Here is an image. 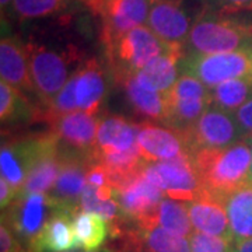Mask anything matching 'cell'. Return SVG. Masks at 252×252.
Returning <instances> with one entry per match:
<instances>
[{
	"label": "cell",
	"mask_w": 252,
	"mask_h": 252,
	"mask_svg": "<svg viewBox=\"0 0 252 252\" xmlns=\"http://www.w3.org/2000/svg\"><path fill=\"white\" fill-rule=\"evenodd\" d=\"M205 192L224 202L235 189L250 182L252 146L238 140L224 149H200L192 153Z\"/></svg>",
	"instance_id": "cell-1"
},
{
	"label": "cell",
	"mask_w": 252,
	"mask_h": 252,
	"mask_svg": "<svg viewBox=\"0 0 252 252\" xmlns=\"http://www.w3.org/2000/svg\"><path fill=\"white\" fill-rule=\"evenodd\" d=\"M252 48V24L202 10L185 42L188 55H215Z\"/></svg>",
	"instance_id": "cell-2"
},
{
	"label": "cell",
	"mask_w": 252,
	"mask_h": 252,
	"mask_svg": "<svg viewBox=\"0 0 252 252\" xmlns=\"http://www.w3.org/2000/svg\"><path fill=\"white\" fill-rule=\"evenodd\" d=\"M26 46L35 94L45 108L70 80L69 66L77 56L76 49L69 48L67 52H58L34 42H28Z\"/></svg>",
	"instance_id": "cell-3"
},
{
	"label": "cell",
	"mask_w": 252,
	"mask_h": 252,
	"mask_svg": "<svg viewBox=\"0 0 252 252\" xmlns=\"http://www.w3.org/2000/svg\"><path fill=\"white\" fill-rule=\"evenodd\" d=\"M168 48L170 45L162 42L147 26H140L118 38L112 45L105 48V52L117 79L121 80L142 70L144 66L168 51Z\"/></svg>",
	"instance_id": "cell-4"
},
{
	"label": "cell",
	"mask_w": 252,
	"mask_h": 252,
	"mask_svg": "<svg viewBox=\"0 0 252 252\" xmlns=\"http://www.w3.org/2000/svg\"><path fill=\"white\" fill-rule=\"evenodd\" d=\"M59 152V139L54 132L32 139L3 142L0 150L1 177L9 181L10 185L20 193L28 174L36 164L48 156Z\"/></svg>",
	"instance_id": "cell-5"
},
{
	"label": "cell",
	"mask_w": 252,
	"mask_h": 252,
	"mask_svg": "<svg viewBox=\"0 0 252 252\" xmlns=\"http://www.w3.org/2000/svg\"><path fill=\"white\" fill-rule=\"evenodd\" d=\"M167 125L188 137L200 117L213 105L212 90L189 73L182 72L170 93Z\"/></svg>",
	"instance_id": "cell-6"
},
{
	"label": "cell",
	"mask_w": 252,
	"mask_h": 252,
	"mask_svg": "<svg viewBox=\"0 0 252 252\" xmlns=\"http://www.w3.org/2000/svg\"><path fill=\"white\" fill-rule=\"evenodd\" d=\"M181 69L213 90L224 81L252 77V48L225 54L187 55L182 59Z\"/></svg>",
	"instance_id": "cell-7"
},
{
	"label": "cell",
	"mask_w": 252,
	"mask_h": 252,
	"mask_svg": "<svg viewBox=\"0 0 252 252\" xmlns=\"http://www.w3.org/2000/svg\"><path fill=\"white\" fill-rule=\"evenodd\" d=\"M140 172L168 198L192 202L203 193V185L192 161V156L161 162H144Z\"/></svg>",
	"instance_id": "cell-8"
},
{
	"label": "cell",
	"mask_w": 252,
	"mask_h": 252,
	"mask_svg": "<svg viewBox=\"0 0 252 252\" xmlns=\"http://www.w3.org/2000/svg\"><path fill=\"white\" fill-rule=\"evenodd\" d=\"M152 0H93L87 7L101 20V42L111 46L130 30L144 26Z\"/></svg>",
	"instance_id": "cell-9"
},
{
	"label": "cell",
	"mask_w": 252,
	"mask_h": 252,
	"mask_svg": "<svg viewBox=\"0 0 252 252\" xmlns=\"http://www.w3.org/2000/svg\"><path fill=\"white\" fill-rule=\"evenodd\" d=\"M58 210H61V207L48 193L18 195L3 212L1 220L9 225L18 240L28 247Z\"/></svg>",
	"instance_id": "cell-10"
},
{
	"label": "cell",
	"mask_w": 252,
	"mask_h": 252,
	"mask_svg": "<svg viewBox=\"0 0 252 252\" xmlns=\"http://www.w3.org/2000/svg\"><path fill=\"white\" fill-rule=\"evenodd\" d=\"M115 190L125 216L136 221L139 228L149 230L158 225V206L165 193L146 180L142 172H136Z\"/></svg>",
	"instance_id": "cell-11"
},
{
	"label": "cell",
	"mask_w": 252,
	"mask_h": 252,
	"mask_svg": "<svg viewBox=\"0 0 252 252\" xmlns=\"http://www.w3.org/2000/svg\"><path fill=\"white\" fill-rule=\"evenodd\" d=\"M62 167L49 196L62 210L76 215L80 210V199L87 187V172L91 162V156L73 153L61 149Z\"/></svg>",
	"instance_id": "cell-12"
},
{
	"label": "cell",
	"mask_w": 252,
	"mask_h": 252,
	"mask_svg": "<svg viewBox=\"0 0 252 252\" xmlns=\"http://www.w3.org/2000/svg\"><path fill=\"white\" fill-rule=\"evenodd\" d=\"M137 126V147L140 156L147 162L178 160L192 156L188 137L172 127L142 122Z\"/></svg>",
	"instance_id": "cell-13"
},
{
	"label": "cell",
	"mask_w": 252,
	"mask_h": 252,
	"mask_svg": "<svg viewBox=\"0 0 252 252\" xmlns=\"http://www.w3.org/2000/svg\"><path fill=\"white\" fill-rule=\"evenodd\" d=\"M241 130L234 114L210 107L188 135L192 153L200 149H224L241 140Z\"/></svg>",
	"instance_id": "cell-14"
},
{
	"label": "cell",
	"mask_w": 252,
	"mask_h": 252,
	"mask_svg": "<svg viewBox=\"0 0 252 252\" xmlns=\"http://www.w3.org/2000/svg\"><path fill=\"white\" fill-rule=\"evenodd\" d=\"M184 0H152L147 27L170 46H184L192 28Z\"/></svg>",
	"instance_id": "cell-15"
},
{
	"label": "cell",
	"mask_w": 252,
	"mask_h": 252,
	"mask_svg": "<svg viewBox=\"0 0 252 252\" xmlns=\"http://www.w3.org/2000/svg\"><path fill=\"white\" fill-rule=\"evenodd\" d=\"M99 122L98 117L94 114L76 111L56 119L52 126L61 149L93 157L97 147Z\"/></svg>",
	"instance_id": "cell-16"
},
{
	"label": "cell",
	"mask_w": 252,
	"mask_h": 252,
	"mask_svg": "<svg viewBox=\"0 0 252 252\" xmlns=\"http://www.w3.org/2000/svg\"><path fill=\"white\" fill-rule=\"evenodd\" d=\"M0 74L6 81L23 94H35L32 84L30 62L26 44H21L17 38L3 36L0 42Z\"/></svg>",
	"instance_id": "cell-17"
},
{
	"label": "cell",
	"mask_w": 252,
	"mask_h": 252,
	"mask_svg": "<svg viewBox=\"0 0 252 252\" xmlns=\"http://www.w3.org/2000/svg\"><path fill=\"white\" fill-rule=\"evenodd\" d=\"M184 56V46H170L168 51L136 73V79L146 90L167 94L180 79L182 73L181 63Z\"/></svg>",
	"instance_id": "cell-18"
},
{
	"label": "cell",
	"mask_w": 252,
	"mask_h": 252,
	"mask_svg": "<svg viewBox=\"0 0 252 252\" xmlns=\"http://www.w3.org/2000/svg\"><path fill=\"white\" fill-rule=\"evenodd\" d=\"M187 203L190 221L196 231L233 240L230 221L223 200L215 198L203 190V193H200L198 198Z\"/></svg>",
	"instance_id": "cell-19"
},
{
	"label": "cell",
	"mask_w": 252,
	"mask_h": 252,
	"mask_svg": "<svg viewBox=\"0 0 252 252\" xmlns=\"http://www.w3.org/2000/svg\"><path fill=\"white\" fill-rule=\"evenodd\" d=\"M74 95L79 111L97 115L105 97V76L97 59H90L74 72Z\"/></svg>",
	"instance_id": "cell-20"
},
{
	"label": "cell",
	"mask_w": 252,
	"mask_h": 252,
	"mask_svg": "<svg viewBox=\"0 0 252 252\" xmlns=\"http://www.w3.org/2000/svg\"><path fill=\"white\" fill-rule=\"evenodd\" d=\"M73 213L58 210L51 217L39 234L30 243V252H72L76 250L73 231Z\"/></svg>",
	"instance_id": "cell-21"
},
{
	"label": "cell",
	"mask_w": 252,
	"mask_h": 252,
	"mask_svg": "<svg viewBox=\"0 0 252 252\" xmlns=\"http://www.w3.org/2000/svg\"><path fill=\"white\" fill-rule=\"evenodd\" d=\"M119 81L125 90L127 101L130 102L135 112L147 121H157L167 124L168 119L167 94L146 90L143 86H140L135 74L122 77Z\"/></svg>",
	"instance_id": "cell-22"
},
{
	"label": "cell",
	"mask_w": 252,
	"mask_h": 252,
	"mask_svg": "<svg viewBox=\"0 0 252 252\" xmlns=\"http://www.w3.org/2000/svg\"><path fill=\"white\" fill-rule=\"evenodd\" d=\"M137 149V126L119 115H108L99 122L95 152H129Z\"/></svg>",
	"instance_id": "cell-23"
},
{
	"label": "cell",
	"mask_w": 252,
	"mask_h": 252,
	"mask_svg": "<svg viewBox=\"0 0 252 252\" xmlns=\"http://www.w3.org/2000/svg\"><path fill=\"white\" fill-rule=\"evenodd\" d=\"M230 230L235 243L252 238V182H248L224 200Z\"/></svg>",
	"instance_id": "cell-24"
},
{
	"label": "cell",
	"mask_w": 252,
	"mask_h": 252,
	"mask_svg": "<svg viewBox=\"0 0 252 252\" xmlns=\"http://www.w3.org/2000/svg\"><path fill=\"white\" fill-rule=\"evenodd\" d=\"M73 231L76 248L86 252L97 251L102 247L109 235L108 221L97 213L79 210L73 216Z\"/></svg>",
	"instance_id": "cell-25"
},
{
	"label": "cell",
	"mask_w": 252,
	"mask_h": 252,
	"mask_svg": "<svg viewBox=\"0 0 252 252\" xmlns=\"http://www.w3.org/2000/svg\"><path fill=\"white\" fill-rule=\"evenodd\" d=\"M252 98V77H241L224 81L212 90L213 107L235 114Z\"/></svg>",
	"instance_id": "cell-26"
},
{
	"label": "cell",
	"mask_w": 252,
	"mask_h": 252,
	"mask_svg": "<svg viewBox=\"0 0 252 252\" xmlns=\"http://www.w3.org/2000/svg\"><path fill=\"white\" fill-rule=\"evenodd\" d=\"M61 167H62L61 152L42 158L28 174L27 181L18 195L49 193V190L54 188L55 182L59 177Z\"/></svg>",
	"instance_id": "cell-27"
},
{
	"label": "cell",
	"mask_w": 252,
	"mask_h": 252,
	"mask_svg": "<svg viewBox=\"0 0 252 252\" xmlns=\"http://www.w3.org/2000/svg\"><path fill=\"white\" fill-rule=\"evenodd\" d=\"M158 225L165 231L189 238L193 234L188 203L175 199H162L158 206Z\"/></svg>",
	"instance_id": "cell-28"
},
{
	"label": "cell",
	"mask_w": 252,
	"mask_h": 252,
	"mask_svg": "<svg viewBox=\"0 0 252 252\" xmlns=\"http://www.w3.org/2000/svg\"><path fill=\"white\" fill-rule=\"evenodd\" d=\"M38 115V109L32 108L26 94L16 90L6 81L0 83V119L3 124L21 119H30Z\"/></svg>",
	"instance_id": "cell-29"
},
{
	"label": "cell",
	"mask_w": 252,
	"mask_h": 252,
	"mask_svg": "<svg viewBox=\"0 0 252 252\" xmlns=\"http://www.w3.org/2000/svg\"><path fill=\"white\" fill-rule=\"evenodd\" d=\"M142 252H190L188 238L165 231L160 225L142 230Z\"/></svg>",
	"instance_id": "cell-30"
},
{
	"label": "cell",
	"mask_w": 252,
	"mask_h": 252,
	"mask_svg": "<svg viewBox=\"0 0 252 252\" xmlns=\"http://www.w3.org/2000/svg\"><path fill=\"white\" fill-rule=\"evenodd\" d=\"M66 6V0H13L9 10L18 21H28L58 14Z\"/></svg>",
	"instance_id": "cell-31"
},
{
	"label": "cell",
	"mask_w": 252,
	"mask_h": 252,
	"mask_svg": "<svg viewBox=\"0 0 252 252\" xmlns=\"http://www.w3.org/2000/svg\"><path fill=\"white\" fill-rule=\"evenodd\" d=\"M190 252H231L233 240L220 235H210L193 231L189 237Z\"/></svg>",
	"instance_id": "cell-32"
},
{
	"label": "cell",
	"mask_w": 252,
	"mask_h": 252,
	"mask_svg": "<svg viewBox=\"0 0 252 252\" xmlns=\"http://www.w3.org/2000/svg\"><path fill=\"white\" fill-rule=\"evenodd\" d=\"M203 9L219 16H230L252 11V0H202Z\"/></svg>",
	"instance_id": "cell-33"
},
{
	"label": "cell",
	"mask_w": 252,
	"mask_h": 252,
	"mask_svg": "<svg viewBox=\"0 0 252 252\" xmlns=\"http://www.w3.org/2000/svg\"><path fill=\"white\" fill-rule=\"evenodd\" d=\"M0 252H30L3 220L0 224Z\"/></svg>",
	"instance_id": "cell-34"
},
{
	"label": "cell",
	"mask_w": 252,
	"mask_h": 252,
	"mask_svg": "<svg viewBox=\"0 0 252 252\" xmlns=\"http://www.w3.org/2000/svg\"><path fill=\"white\" fill-rule=\"evenodd\" d=\"M234 117L243 137L252 140V98L235 112Z\"/></svg>",
	"instance_id": "cell-35"
},
{
	"label": "cell",
	"mask_w": 252,
	"mask_h": 252,
	"mask_svg": "<svg viewBox=\"0 0 252 252\" xmlns=\"http://www.w3.org/2000/svg\"><path fill=\"white\" fill-rule=\"evenodd\" d=\"M17 190L10 185L6 178H0V207L4 212L17 199Z\"/></svg>",
	"instance_id": "cell-36"
},
{
	"label": "cell",
	"mask_w": 252,
	"mask_h": 252,
	"mask_svg": "<svg viewBox=\"0 0 252 252\" xmlns=\"http://www.w3.org/2000/svg\"><path fill=\"white\" fill-rule=\"evenodd\" d=\"M231 252H252V238L244 240V241H237Z\"/></svg>",
	"instance_id": "cell-37"
},
{
	"label": "cell",
	"mask_w": 252,
	"mask_h": 252,
	"mask_svg": "<svg viewBox=\"0 0 252 252\" xmlns=\"http://www.w3.org/2000/svg\"><path fill=\"white\" fill-rule=\"evenodd\" d=\"M11 3H13V0H0V4H1V13H3V14H4V11H6V10L10 9Z\"/></svg>",
	"instance_id": "cell-38"
},
{
	"label": "cell",
	"mask_w": 252,
	"mask_h": 252,
	"mask_svg": "<svg viewBox=\"0 0 252 252\" xmlns=\"http://www.w3.org/2000/svg\"><path fill=\"white\" fill-rule=\"evenodd\" d=\"M250 182H252V164H251V177H250Z\"/></svg>",
	"instance_id": "cell-39"
},
{
	"label": "cell",
	"mask_w": 252,
	"mask_h": 252,
	"mask_svg": "<svg viewBox=\"0 0 252 252\" xmlns=\"http://www.w3.org/2000/svg\"><path fill=\"white\" fill-rule=\"evenodd\" d=\"M84 1H86V4H89V3H90V1H93V0H84Z\"/></svg>",
	"instance_id": "cell-40"
},
{
	"label": "cell",
	"mask_w": 252,
	"mask_h": 252,
	"mask_svg": "<svg viewBox=\"0 0 252 252\" xmlns=\"http://www.w3.org/2000/svg\"><path fill=\"white\" fill-rule=\"evenodd\" d=\"M93 252H98V251H93Z\"/></svg>",
	"instance_id": "cell-41"
}]
</instances>
